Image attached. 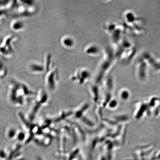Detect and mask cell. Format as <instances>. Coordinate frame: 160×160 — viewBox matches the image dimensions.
<instances>
[{"label":"cell","mask_w":160,"mask_h":160,"mask_svg":"<svg viewBox=\"0 0 160 160\" xmlns=\"http://www.w3.org/2000/svg\"><path fill=\"white\" fill-rule=\"evenodd\" d=\"M36 93L27 84L12 80L8 86L7 99L13 107H21L30 99H34Z\"/></svg>","instance_id":"6da1fadb"},{"label":"cell","mask_w":160,"mask_h":160,"mask_svg":"<svg viewBox=\"0 0 160 160\" xmlns=\"http://www.w3.org/2000/svg\"><path fill=\"white\" fill-rule=\"evenodd\" d=\"M29 71L33 74H42L47 73V69L42 65L36 63H33L29 66Z\"/></svg>","instance_id":"52a82bcc"},{"label":"cell","mask_w":160,"mask_h":160,"mask_svg":"<svg viewBox=\"0 0 160 160\" xmlns=\"http://www.w3.org/2000/svg\"><path fill=\"white\" fill-rule=\"evenodd\" d=\"M23 27L24 25L22 22L19 20L14 21L11 24L12 28L15 31L21 30L23 28Z\"/></svg>","instance_id":"8fae6325"},{"label":"cell","mask_w":160,"mask_h":160,"mask_svg":"<svg viewBox=\"0 0 160 160\" xmlns=\"http://www.w3.org/2000/svg\"><path fill=\"white\" fill-rule=\"evenodd\" d=\"M45 87L50 91L57 89L58 85L59 78L57 69L52 68L48 71L44 77Z\"/></svg>","instance_id":"7a4b0ae2"},{"label":"cell","mask_w":160,"mask_h":160,"mask_svg":"<svg viewBox=\"0 0 160 160\" xmlns=\"http://www.w3.org/2000/svg\"><path fill=\"white\" fill-rule=\"evenodd\" d=\"M159 115H160V112H159Z\"/></svg>","instance_id":"7c38bea8"},{"label":"cell","mask_w":160,"mask_h":160,"mask_svg":"<svg viewBox=\"0 0 160 160\" xmlns=\"http://www.w3.org/2000/svg\"><path fill=\"white\" fill-rule=\"evenodd\" d=\"M73 111L69 110H63L60 111L55 117H53L54 123H58L65 121L73 115Z\"/></svg>","instance_id":"8992f818"},{"label":"cell","mask_w":160,"mask_h":160,"mask_svg":"<svg viewBox=\"0 0 160 160\" xmlns=\"http://www.w3.org/2000/svg\"><path fill=\"white\" fill-rule=\"evenodd\" d=\"M34 99L42 107L48 105L50 101L48 94L46 90L42 88L38 90Z\"/></svg>","instance_id":"277c9868"},{"label":"cell","mask_w":160,"mask_h":160,"mask_svg":"<svg viewBox=\"0 0 160 160\" xmlns=\"http://www.w3.org/2000/svg\"><path fill=\"white\" fill-rule=\"evenodd\" d=\"M17 117L19 122L21 125L22 129L26 132H28L31 129L33 123L30 122L26 118L25 115L21 111H18L17 113Z\"/></svg>","instance_id":"5b68a950"},{"label":"cell","mask_w":160,"mask_h":160,"mask_svg":"<svg viewBox=\"0 0 160 160\" xmlns=\"http://www.w3.org/2000/svg\"><path fill=\"white\" fill-rule=\"evenodd\" d=\"M42 108L43 107L33 99L28 110L25 114L28 120L31 123H33Z\"/></svg>","instance_id":"3957f363"},{"label":"cell","mask_w":160,"mask_h":160,"mask_svg":"<svg viewBox=\"0 0 160 160\" xmlns=\"http://www.w3.org/2000/svg\"><path fill=\"white\" fill-rule=\"evenodd\" d=\"M18 129L15 127H9L7 128L5 132V136L6 139L9 141L16 140Z\"/></svg>","instance_id":"ba28073f"},{"label":"cell","mask_w":160,"mask_h":160,"mask_svg":"<svg viewBox=\"0 0 160 160\" xmlns=\"http://www.w3.org/2000/svg\"><path fill=\"white\" fill-rule=\"evenodd\" d=\"M61 43L64 47L68 48L72 47L74 44L73 40L68 36L63 37L62 39Z\"/></svg>","instance_id":"9c48e42d"},{"label":"cell","mask_w":160,"mask_h":160,"mask_svg":"<svg viewBox=\"0 0 160 160\" xmlns=\"http://www.w3.org/2000/svg\"><path fill=\"white\" fill-rule=\"evenodd\" d=\"M27 133L23 130L18 129V130L17 138L16 140L19 143H24Z\"/></svg>","instance_id":"30bf717a"}]
</instances>
